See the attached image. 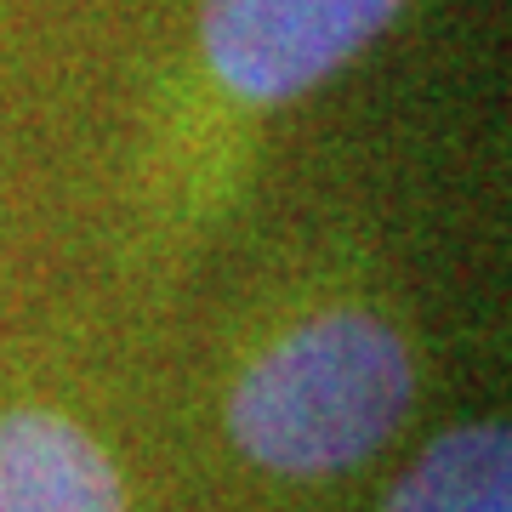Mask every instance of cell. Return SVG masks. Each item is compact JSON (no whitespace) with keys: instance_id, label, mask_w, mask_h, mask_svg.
<instances>
[{"instance_id":"cell-1","label":"cell","mask_w":512,"mask_h":512,"mask_svg":"<svg viewBox=\"0 0 512 512\" xmlns=\"http://www.w3.org/2000/svg\"><path fill=\"white\" fill-rule=\"evenodd\" d=\"M404 336L365 308H325L274 336L228 393V439L274 478H336L370 461L410 416Z\"/></svg>"},{"instance_id":"cell-2","label":"cell","mask_w":512,"mask_h":512,"mask_svg":"<svg viewBox=\"0 0 512 512\" xmlns=\"http://www.w3.org/2000/svg\"><path fill=\"white\" fill-rule=\"evenodd\" d=\"M404 0H205V63L239 103L279 109L348 69Z\"/></svg>"},{"instance_id":"cell-3","label":"cell","mask_w":512,"mask_h":512,"mask_svg":"<svg viewBox=\"0 0 512 512\" xmlns=\"http://www.w3.org/2000/svg\"><path fill=\"white\" fill-rule=\"evenodd\" d=\"M0 512H126V484L80 421L57 410H6Z\"/></svg>"},{"instance_id":"cell-4","label":"cell","mask_w":512,"mask_h":512,"mask_svg":"<svg viewBox=\"0 0 512 512\" xmlns=\"http://www.w3.org/2000/svg\"><path fill=\"white\" fill-rule=\"evenodd\" d=\"M382 512H512V439L501 421H467L427 444L387 490Z\"/></svg>"}]
</instances>
